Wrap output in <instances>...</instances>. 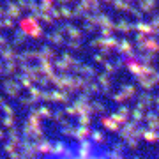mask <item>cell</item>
Listing matches in <instances>:
<instances>
[{
    "label": "cell",
    "mask_w": 159,
    "mask_h": 159,
    "mask_svg": "<svg viewBox=\"0 0 159 159\" xmlns=\"http://www.w3.org/2000/svg\"><path fill=\"white\" fill-rule=\"evenodd\" d=\"M30 159H129L115 142L99 134L58 136Z\"/></svg>",
    "instance_id": "cell-1"
}]
</instances>
